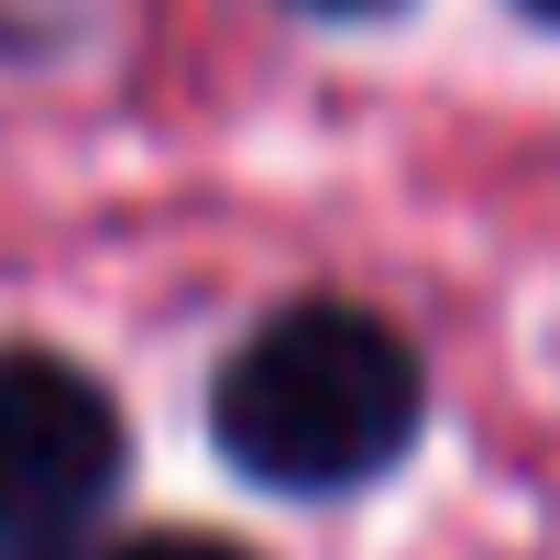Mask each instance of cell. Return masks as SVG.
<instances>
[{"mask_svg": "<svg viewBox=\"0 0 560 560\" xmlns=\"http://www.w3.org/2000/svg\"><path fill=\"white\" fill-rule=\"evenodd\" d=\"M418 418H429V374L407 330L352 298L275 308L209 385V440L264 494H352L407 462Z\"/></svg>", "mask_w": 560, "mask_h": 560, "instance_id": "cell-1", "label": "cell"}, {"mask_svg": "<svg viewBox=\"0 0 560 560\" xmlns=\"http://www.w3.org/2000/svg\"><path fill=\"white\" fill-rule=\"evenodd\" d=\"M121 483V407L67 352H0V549L78 538Z\"/></svg>", "mask_w": 560, "mask_h": 560, "instance_id": "cell-2", "label": "cell"}, {"mask_svg": "<svg viewBox=\"0 0 560 560\" xmlns=\"http://www.w3.org/2000/svg\"><path fill=\"white\" fill-rule=\"evenodd\" d=\"M110 560H253V549H231V538H198V527H154V538H121Z\"/></svg>", "mask_w": 560, "mask_h": 560, "instance_id": "cell-3", "label": "cell"}, {"mask_svg": "<svg viewBox=\"0 0 560 560\" xmlns=\"http://www.w3.org/2000/svg\"><path fill=\"white\" fill-rule=\"evenodd\" d=\"M298 12H330V23H363V12H396V0H298Z\"/></svg>", "mask_w": 560, "mask_h": 560, "instance_id": "cell-4", "label": "cell"}, {"mask_svg": "<svg viewBox=\"0 0 560 560\" xmlns=\"http://www.w3.org/2000/svg\"><path fill=\"white\" fill-rule=\"evenodd\" d=\"M516 12H527V23H549V34H560V0H516Z\"/></svg>", "mask_w": 560, "mask_h": 560, "instance_id": "cell-5", "label": "cell"}, {"mask_svg": "<svg viewBox=\"0 0 560 560\" xmlns=\"http://www.w3.org/2000/svg\"><path fill=\"white\" fill-rule=\"evenodd\" d=\"M12 560H78V549H67V538H56V549H12Z\"/></svg>", "mask_w": 560, "mask_h": 560, "instance_id": "cell-6", "label": "cell"}]
</instances>
